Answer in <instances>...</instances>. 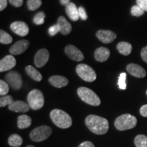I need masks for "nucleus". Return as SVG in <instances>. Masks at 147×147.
I'll return each mask as SVG.
<instances>
[{
	"instance_id": "1",
	"label": "nucleus",
	"mask_w": 147,
	"mask_h": 147,
	"mask_svg": "<svg viewBox=\"0 0 147 147\" xmlns=\"http://www.w3.org/2000/svg\"><path fill=\"white\" fill-rule=\"evenodd\" d=\"M85 124L90 131L97 135L106 134L109 129L107 119L94 115L87 116L85 119Z\"/></svg>"
},
{
	"instance_id": "2",
	"label": "nucleus",
	"mask_w": 147,
	"mask_h": 147,
	"mask_svg": "<svg viewBox=\"0 0 147 147\" xmlns=\"http://www.w3.org/2000/svg\"><path fill=\"white\" fill-rule=\"evenodd\" d=\"M50 117L55 125L61 129L70 127L72 125L71 117L63 110L54 109L51 112Z\"/></svg>"
},
{
	"instance_id": "3",
	"label": "nucleus",
	"mask_w": 147,
	"mask_h": 147,
	"mask_svg": "<svg viewBox=\"0 0 147 147\" xmlns=\"http://www.w3.org/2000/svg\"><path fill=\"white\" fill-rule=\"evenodd\" d=\"M137 119L129 114H124L119 116L115 121V126L119 131L131 129L136 126Z\"/></svg>"
},
{
	"instance_id": "4",
	"label": "nucleus",
	"mask_w": 147,
	"mask_h": 147,
	"mask_svg": "<svg viewBox=\"0 0 147 147\" xmlns=\"http://www.w3.org/2000/svg\"><path fill=\"white\" fill-rule=\"evenodd\" d=\"M79 97L81 100L89 105L93 106H100L101 104L100 99L97 96L96 93L94 91H92L89 88L82 87L78 88L77 90Z\"/></svg>"
},
{
	"instance_id": "5",
	"label": "nucleus",
	"mask_w": 147,
	"mask_h": 147,
	"mask_svg": "<svg viewBox=\"0 0 147 147\" xmlns=\"http://www.w3.org/2000/svg\"><path fill=\"white\" fill-rule=\"evenodd\" d=\"M27 102L32 109L39 110L45 104V97L41 91L34 89L31 91L27 95Z\"/></svg>"
},
{
	"instance_id": "6",
	"label": "nucleus",
	"mask_w": 147,
	"mask_h": 147,
	"mask_svg": "<svg viewBox=\"0 0 147 147\" xmlns=\"http://www.w3.org/2000/svg\"><path fill=\"white\" fill-rule=\"evenodd\" d=\"M76 71L78 76L84 81L91 82L96 80L97 75L94 69L87 64H78L76 66Z\"/></svg>"
},
{
	"instance_id": "7",
	"label": "nucleus",
	"mask_w": 147,
	"mask_h": 147,
	"mask_svg": "<svg viewBox=\"0 0 147 147\" xmlns=\"http://www.w3.org/2000/svg\"><path fill=\"white\" fill-rule=\"evenodd\" d=\"M52 134V129L49 126L42 125L34 129L31 131L30 138L34 142H42L47 140Z\"/></svg>"
},
{
	"instance_id": "8",
	"label": "nucleus",
	"mask_w": 147,
	"mask_h": 147,
	"mask_svg": "<svg viewBox=\"0 0 147 147\" xmlns=\"http://www.w3.org/2000/svg\"><path fill=\"white\" fill-rule=\"evenodd\" d=\"M5 82L14 90H19L23 84L22 77L16 71H11L5 75Z\"/></svg>"
},
{
	"instance_id": "9",
	"label": "nucleus",
	"mask_w": 147,
	"mask_h": 147,
	"mask_svg": "<svg viewBox=\"0 0 147 147\" xmlns=\"http://www.w3.org/2000/svg\"><path fill=\"white\" fill-rule=\"evenodd\" d=\"M10 29L19 36L23 37L29 34V28L27 24L23 21H15L10 25Z\"/></svg>"
},
{
	"instance_id": "10",
	"label": "nucleus",
	"mask_w": 147,
	"mask_h": 147,
	"mask_svg": "<svg viewBox=\"0 0 147 147\" xmlns=\"http://www.w3.org/2000/svg\"><path fill=\"white\" fill-rule=\"evenodd\" d=\"M66 55L75 61H81L84 59V57L82 53L74 45H67L65 48Z\"/></svg>"
},
{
	"instance_id": "11",
	"label": "nucleus",
	"mask_w": 147,
	"mask_h": 147,
	"mask_svg": "<svg viewBox=\"0 0 147 147\" xmlns=\"http://www.w3.org/2000/svg\"><path fill=\"white\" fill-rule=\"evenodd\" d=\"M49 59V52L47 49H42L36 53L34 57V63L36 67H42Z\"/></svg>"
},
{
	"instance_id": "12",
	"label": "nucleus",
	"mask_w": 147,
	"mask_h": 147,
	"mask_svg": "<svg viewBox=\"0 0 147 147\" xmlns=\"http://www.w3.org/2000/svg\"><path fill=\"white\" fill-rule=\"evenodd\" d=\"M29 42L26 40H22L16 42L10 48V51L11 55H21L25 52L29 47Z\"/></svg>"
},
{
	"instance_id": "13",
	"label": "nucleus",
	"mask_w": 147,
	"mask_h": 147,
	"mask_svg": "<svg viewBox=\"0 0 147 147\" xmlns=\"http://www.w3.org/2000/svg\"><path fill=\"white\" fill-rule=\"evenodd\" d=\"M96 36L99 40L104 44H109L113 42L117 38V34L110 30H99L96 33Z\"/></svg>"
},
{
	"instance_id": "14",
	"label": "nucleus",
	"mask_w": 147,
	"mask_h": 147,
	"mask_svg": "<svg viewBox=\"0 0 147 147\" xmlns=\"http://www.w3.org/2000/svg\"><path fill=\"white\" fill-rule=\"evenodd\" d=\"M126 69L129 74L136 78H144L146 75V70L138 64L129 63L127 65Z\"/></svg>"
},
{
	"instance_id": "15",
	"label": "nucleus",
	"mask_w": 147,
	"mask_h": 147,
	"mask_svg": "<svg viewBox=\"0 0 147 147\" xmlns=\"http://www.w3.org/2000/svg\"><path fill=\"white\" fill-rule=\"evenodd\" d=\"M16 64V61L15 58L12 55H7L4 58L0 61V71H9Z\"/></svg>"
},
{
	"instance_id": "16",
	"label": "nucleus",
	"mask_w": 147,
	"mask_h": 147,
	"mask_svg": "<svg viewBox=\"0 0 147 147\" xmlns=\"http://www.w3.org/2000/svg\"><path fill=\"white\" fill-rule=\"evenodd\" d=\"M9 110L15 113H27L30 109V106L28 103H26L23 101L16 100L14 101L12 104L8 106Z\"/></svg>"
},
{
	"instance_id": "17",
	"label": "nucleus",
	"mask_w": 147,
	"mask_h": 147,
	"mask_svg": "<svg viewBox=\"0 0 147 147\" xmlns=\"http://www.w3.org/2000/svg\"><path fill=\"white\" fill-rule=\"evenodd\" d=\"M49 81L51 84H52L53 87L57 88H61L67 86L68 84V80L65 77L59 75H55L50 77L49 79Z\"/></svg>"
},
{
	"instance_id": "18",
	"label": "nucleus",
	"mask_w": 147,
	"mask_h": 147,
	"mask_svg": "<svg viewBox=\"0 0 147 147\" xmlns=\"http://www.w3.org/2000/svg\"><path fill=\"white\" fill-rule=\"evenodd\" d=\"M110 55L109 49L106 47H100L95 50L94 53L95 59L99 62H104L107 61Z\"/></svg>"
},
{
	"instance_id": "19",
	"label": "nucleus",
	"mask_w": 147,
	"mask_h": 147,
	"mask_svg": "<svg viewBox=\"0 0 147 147\" xmlns=\"http://www.w3.org/2000/svg\"><path fill=\"white\" fill-rule=\"evenodd\" d=\"M57 25L59 27L60 33L63 35H68L71 31V25L65 18L63 16H61L57 19Z\"/></svg>"
},
{
	"instance_id": "20",
	"label": "nucleus",
	"mask_w": 147,
	"mask_h": 147,
	"mask_svg": "<svg viewBox=\"0 0 147 147\" xmlns=\"http://www.w3.org/2000/svg\"><path fill=\"white\" fill-rule=\"evenodd\" d=\"M65 12L71 21H76L79 19L80 16L78 14V8L75 3L69 2L67 5H65Z\"/></svg>"
},
{
	"instance_id": "21",
	"label": "nucleus",
	"mask_w": 147,
	"mask_h": 147,
	"mask_svg": "<svg viewBox=\"0 0 147 147\" xmlns=\"http://www.w3.org/2000/svg\"><path fill=\"white\" fill-rule=\"evenodd\" d=\"M117 49L121 55L127 56V55L131 54L132 51V46L129 42H120L117 45Z\"/></svg>"
},
{
	"instance_id": "22",
	"label": "nucleus",
	"mask_w": 147,
	"mask_h": 147,
	"mask_svg": "<svg viewBox=\"0 0 147 147\" xmlns=\"http://www.w3.org/2000/svg\"><path fill=\"white\" fill-rule=\"evenodd\" d=\"M25 71L31 78L36 80V81L40 82L42 80V76L41 74L32 65H27L25 67Z\"/></svg>"
},
{
	"instance_id": "23",
	"label": "nucleus",
	"mask_w": 147,
	"mask_h": 147,
	"mask_svg": "<svg viewBox=\"0 0 147 147\" xmlns=\"http://www.w3.org/2000/svg\"><path fill=\"white\" fill-rule=\"evenodd\" d=\"M32 125V119L26 115H20L17 119V125L19 129H26Z\"/></svg>"
},
{
	"instance_id": "24",
	"label": "nucleus",
	"mask_w": 147,
	"mask_h": 147,
	"mask_svg": "<svg viewBox=\"0 0 147 147\" xmlns=\"http://www.w3.org/2000/svg\"><path fill=\"white\" fill-rule=\"evenodd\" d=\"M23 142V138L18 134H12L8 138V144L12 147L21 146Z\"/></svg>"
},
{
	"instance_id": "25",
	"label": "nucleus",
	"mask_w": 147,
	"mask_h": 147,
	"mask_svg": "<svg viewBox=\"0 0 147 147\" xmlns=\"http://www.w3.org/2000/svg\"><path fill=\"white\" fill-rule=\"evenodd\" d=\"M134 144L136 147H147V136L138 135L134 139Z\"/></svg>"
},
{
	"instance_id": "26",
	"label": "nucleus",
	"mask_w": 147,
	"mask_h": 147,
	"mask_svg": "<svg viewBox=\"0 0 147 147\" xmlns=\"http://www.w3.org/2000/svg\"><path fill=\"white\" fill-rule=\"evenodd\" d=\"M12 42V38L5 31H0V42L4 45H9Z\"/></svg>"
},
{
	"instance_id": "27",
	"label": "nucleus",
	"mask_w": 147,
	"mask_h": 147,
	"mask_svg": "<svg viewBox=\"0 0 147 147\" xmlns=\"http://www.w3.org/2000/svg\"><path fill=\"white\" fill-rule=\"evenodd\" d=\"M27 4L29 10L34 11L41 6L42 1L41 0H27Z\"/></svg>"
},
{
	"instance_id": "28",
	"label": "nucleus",
	"mask_w": 147,
	"mask_h": 147,
	"mask_svg": "<svg viewBox=\"0 0 147 147\" xmlns=\"http://www.w3.org/2000/svg\"><path fill=\"white\" fill-rule=\"evenodd\" d=\"M14 102L13 98L11 95H4L1 96L0 98V106L1 108L5 107V106H10Z\"/></svg>"
},
{
	"instance_id": "29",
	"label": "nucleus",
	"mask_w": 147,
	"mask_h": 147,
	"mask_svg": "<svg viewBox=\"0 0 147 147\" xmlns=\"http://www.w3.org/2000/svg\"><path fill=\"white\" fill-rule=\"evenodd\" d=\"M45 17H46V15L45 12H38V13L35 15L34 18V23L37 25H42V24L45 23Z\"/></svg>"
},
{
	"instance_id": "30",
	"label": "nucleus",
	"mask_w": 147,
	"mask_h": 147,
	"mask_svg": "<svg viewBox=\"0 0 147 147\" xmlns=\"http://www.w3.org/2000/svg\"><path fill=\"white\" fill-rule=\"evenodd\" d=\"M119 88L121 90H125L127 88L126 84V74L125 72L121 73L119 76L118 80Z\"/></svg>"
},
{
	"instance_id": "31",
	"label": "nucleus",
	"mask_w": 147,
	"mask_h": 147,
	"mask_svg": "<svg viewBox=\"0 0 147 147\" xmlns=\"http://www.w3.org/2000/svg\"><path fill=\"white\" fill-rule=\"evenodd\" d=\"M9 84L4 80H0V95L4 96L8 94L9 91Z\"/></svg>"
},
{
	"instance_id": "32",
	"label": "nucleus",
	"mask_w": 147,
	"mask_h": 147,
	"mask_svg": "<svg viewBox=\"0 0 147 147\" xmlns=\"http://www.w3.org/2000/svg\"><path fill=\"white\" fill-rule=\"evenodd\" d=\"M131 15L134 16H141L143 15L144 13V11L142 10L140 7L138 6V5H134L131 9Z\"/></svg>"
},
{
	"instance_id": "33",
	"label": "nucleus",
	"mask_w": 147,
	"mask_h": 147,
	"mask_svg": "<svg viewBox=\"0 0 147 147\" xmlns=\"http://www.w3.org/2000/svg\"><path fill=\"white\" fill-rule=\"evenodd\" d=\"M58 32H60V29H59V27L57 24H56V25H53V26L49 27V34L51 36H55V35L57 34Z\"/></svg>"
},
{
	"instance_id": "34",
	"label": "nucleus",
	"mask_w": 147,
	"mask_h": 147,
	"mask_svg": "<svg viewBox=\"0 0 147 147\" xmlns=\"http://www.w3.org/2000/svg\"><path fill=\"white\" fill-rule=\"evenodd\" d=\"M78 14L80 18L83 21L87 19V14L86 13V11L82 6H80L78 8Z\"/></svg>"
},
{
	"instance_id": "35",
	"label": "nucleus",
	"mask_w": 147,
	"mask_h": 147,
	"mask_svg": "<svg viewBox=\"0 0 147 147\" xmlns=\"http://www.w3.org/2000/svg\"><path fill=\"white\" fill-rule=\"evenodd\" d=\"M137 5L144 11H147V0H137Z\"/></svg>"
},
{
	"instance_id": "36",
	"label": "nucleus",
	"mask_w": 147,
	"mask_h": 147,
	"mask_svg": "<svg viewBox=\"0 0 147 147\" xmlns=\"http://www.w3.org/2000/svg\"><path fill=\"white\" fill-rule=\"evenodd\" d=\"M9 2L13 6L18 8V7H21L23 5V0H9Z\"/></svg>"
},
{
	"instance_id": "37",
	"label": "nucleus",
	"mask_w": 147,
	"mask_h": 147,
	"mask_svg": "<svg viewBox=\"0 0 147 147\" xmlns=\"http://www.w3.org/2000/svg\"><path fill=\"white\" fill-rule=\"evenodd\" d=\"M140 55L142 60L144 61L145 63H147V47H145L142 49L140 53Z\"/></svg>"
},
{
	"instance_id": "38",
	"label": "nucleus",
	"mask_w": 147,
	"mask_h": 147,
	"mask_svg": "<svg viewBox=\"0 0 147 147\" xmlns=\"http://www.w3.org/2000/svg\"><path fill=\"white\" fill-rule=\"evenodd\" d=\"M140 115L144 117H147V104L142 106L140 110Z\"/></svg>"
},
{
	"instance_id": "39",
	"label": "nucleus",
	"mask_w": 147,
	"mask_h": 147,
	"mask_svg": "<svg viewBox=\"0 0 147 147\" xmlns=\"http://www.w3.org/2000/svg\"><path fill=\"white\" fill-rule=\"evenodd\" d=\"M78 147H95L93 143L89 142V141H85L80 144Z\"/></svg>"
},
{
	"instance_id": "40",
	"label": "nucleus",
	"mask_w": 147,
	"mask_h": 147,
	"mask_svg": "<svg viewBox=\"0 0 147 147\" xmlns=\"http://www.w3.org/2000/svg\"><path fill=\"white\" fill-rule=\"evenodd\" d=\"M8 5V1L7 0H0V10L2 11L6 8Z\"/></svg>"
},
{
	"instance_id": "41",
	"label": "nucleus",
	"mask_w": 147,
	"mask_h": 147,
	"mask_svg": "<svg viewBox=\"0 0 147 147\" xmlns=\"http://www.w3.org/2000/svg\"><path fill=\"white\" fill-rule=\"evenodd\" d=\"M70 0H60V2L62 5H67L69 3Z\"/></svg>"
},
{
	"instance_id": "42",
	"label": "nucleus",
	"mask_w": 147,
	"mask_h": 147,
	"mask_svg": "<svg viewBox=\"0 0 147 147\" xmlns=\"http://www.w3.org/2000/svg\"><path fill=\"white\" fill-rule=\"evenodd\" d=\"M26 147H35L34 146H32V145H29V146H27Z\"/></svg>"
},
{
	"instance_id": "43",
	"label": "nucleus",
	"mask_w": 147,
	"mask_h": 147,
	"mask_svg": "<svg viewBox=\"0 0 147 147\" xmlns=\"http://www.w3.org/2000/svg\"><path fill=\"white\" fill-rule=\"evenodd\" d=\"M146 95H147V91H146Z\"/></svg>"
}]
</instances>
